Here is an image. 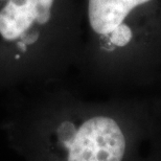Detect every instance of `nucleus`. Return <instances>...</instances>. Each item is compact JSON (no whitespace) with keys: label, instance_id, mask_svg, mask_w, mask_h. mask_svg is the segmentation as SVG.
<instances>
[{"label":"nucleus","instance_id":"7ed1b4c3","mask_svg":"<svg viewBox=\"0 0 161 161\" xmlns=\"http://www.w3.org/2000/svg\"><path fill=\"white\" fill-rule=\"evenodd\" d=\"M142 161H161V135L154 142L147 155L144 157Z\"/></svg>","mask_w":161,"mask_h":161},{"label":"nucleus","instance_id":"f03ea898","mask_svg":"<svg viewBox=\"0 0 161 161\" xmlns=\"http://www.w3.org/2000/svg\"><path fill=\"white\" fill-rule=\"evenodd\" d=\"M64 0H8L0 8V36L8 41L23 38L33 28L50 24L63 15Z\"/></svg>","mask_w":161,"mask_h":161},{"label":"nucleus","instance_id":"f257e3e1","mask_svg":"<svg viewBox=\"0 0 161 161\" xmlns=\"http://www.w3.org/2000/svg\"><path fill=\"white\" fill-rule=\"evenodd\" d=\"M91 53L111 86L137 94L161 78V0H84Z\"/></svg>","mask_w":161,"mask_h":161},{"label":"nucleus","instance_id":"20e7f679","mask_svg":"<svg viewBox=\"0 0 161 161\" xmlns=\"http://www.w3.org/2000/svg\"><path fill=\"white\" fill-rule=\"evenodd\" d=\"M157 88H158V92L156 93L157 95L159 96L160 99H161V78H160V80H159V83H158V86H157Z\"/></svg>","mask_w":161,"mask_h":161}]
</instances>
